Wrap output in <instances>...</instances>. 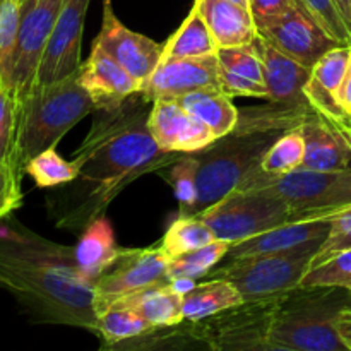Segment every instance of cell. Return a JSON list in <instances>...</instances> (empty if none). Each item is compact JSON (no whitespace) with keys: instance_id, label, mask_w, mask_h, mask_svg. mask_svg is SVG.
Masks as SVG:
<instances>
[{"instance_id":"cell-17","label":"cell","mask_w":351,"mask_h":351,"mask_svg":"<svg viewBox=\"0 0 351 351\" xmlns=\"http://www.w3.org/2000/svg\"><path fill=\"white\" fill-rule=\"evenodd\" d=\"M77 79L93 98L96 110L122 105L141 91V82L95 43L89 57L79 67Z\"/></svg>"},{"instance_id":"cell-22","label":"cell","mask_w":351,"mask_h":351,"mask_svg":"<svg viewBox=\"0 0 351 351\" xmlns=\"http://www.w3.org/2000/svg\"><path fill=\"white\" fill-rule=\"evenodd\" d=\"M219 48L243 47L254 43L257 26L247 7L230 0H195Z\"/></svg>"},{"instance_id":"cell-31","label":"cell","mask_w":351,"mask_h":351,"mask_svg":"<svg viewBox=\"0 0 351 351\" xmlns=\"http://www.w3.org/2000/svg\"><path fill=\"white\" fill-rule=\"evenodd\" d=\"M24 173L29 175L36 187L51 189L72 184L79 177V167L74 160H65L55 147L45 149L24 165Z\"/></svg>"},{"instance_id":"cell-13","label":"cell","mask_w":351,"mask_h":351,"mask_svg":"<svg viewBox=\"0 0 351 351\" xmlns=\"http://www.w3.org/2000/svg\"><path fill=\"white\" fill-rule=\"evenodd\" d=\"M93 43L119 62L141 82V86L147 81L163 58L165 43H156L149 36L123 26L113 10L112 0H103L101 29Z\"/></svg>"},{"instance_id":"cell-36","label":"cell","mask_w":351,"mask_h":351,"mask_svg":"<svg viewBox=\"0 0 351 351\" xmlns=\"http://www.w3.org/2000/svg\"><path fill=\"white\" fill-rule=\"evenodd\" d=\"M351 249V204L338 209L331 218V228H329L328 237L319 247L315 256L312 257L311 269L326 263L331 257L345 252Z\"/></svg>"},{"instance_id":"cell-18","label":"cell","mask_w":351,"mask_h":351,"mask_svg":"<svg viewBox=\"0 0 351 351\" xmlns=\"http://www.w3.org/2000/svg\"><path fill=\"white\" fill-rule=\"evenodd\" d=\"M351 60V45H339L322 55L312 67L304 95L312 108L329 120H350L339 103V91Z\"/></svg>"},{"instance_id":"cell-39","label":"cell","mask_w":351,"mask_h":351,"mask_svg":"<svg viewBox=\"0 0 351 351\" xmlns=\"http://www.w3.org/2000/svg\"><path fill=\"white\" fill-rule=\"evenodd\" d=\"M23 175L16 165L0 161V219L10 216L23 206Z\"/></svg>"},{"instance_id":"cell-10","label":"cell","mask_w":351,"mask_h":351,"mask_svg":"<svg viewBox=\"0 0 351 351\" xmlns=\"http://www.w3.org/2000/svg\"><path fill=\"white\" fill-rule=\"evenodd\" d=\"M170 261L160 242L146 249H122L119 259L95 281L96 314L127 295L167 280Z\"/></svg>"},{"instance_id":"cell-23","label":"cell","mask_w":351,"mask_h":351,"mask_svg":"<svg viewBox=\"0 0 351 351\" xmlns=\"http://www.w3.org/2000/svg\"><path fill=\"white\" fill-rule=\"evenodd\" d=\"M120 254H122V247L117 245L112 223L105 215L93 219L82 230L79 242L74 247L79 273L93 285L119 259Z\"/></svg>"},{"instance_id":"cell-19","label":"cell","mask_w":351,"mask_h":351,"mask_svg":"<svg viewBox=\"0 0 351 351\" xmlns=\"http://www.w3.org/2000/svg\"><path fill=\"white\" fill-rule=\"evenodd\" d=\"M305 139L302 167L315 171H345L351 163V146L338 127L314 110L300 125Z\"/></svg>"},{"instance_id":"cell-5","label":"cell","mask_w":351,"mask_h":351,"mask_svg":"<svg viewBox=\"0 0 351 351\" xmlns=\"http://www.w3.org/2000/svg\"><path fill=\"white\" fill-rule=\"evenodd\" d=\"M319 249L285 254L228 257L225 266H216L208 278H221L239 290L245 304L283 298L300 288V281L311 269L312 257Z\"/></svg>"},{"instance_id":"cell-16","label":"cell","mask_w":351,"mask_h":351,"mask_svg":"<svg viewBox=\"0 0 351 351\" xmlns=\"http://www.w3.org/2000/svg\"><path fill=\"white\" fill-rule=\"evenodd\" d=\"M335 213L336 211L328 213V215L293 219V221L283 223L276 228H271L239 243H233L226 257L285 254L308 249V247L319 249L328 237L329 228H331V218Z\"/></svg>"},{"instance_id":"cell-37","label":"cell","mask_w":351,"mask_h":351,"mask_svg":"<svg viewBox=\"0 0 351 351\" xmlns=\"http://www.w3.org/2000/svg\"><path fill=\"white\" fill-rule=\"evenodd\" d=\"M17 122H19V103L12 91L0 81V161L14 163L16 156Z\"/></svg>"},{"instance_id":"cell-6","label":"cell","mask_w":351,"mask_h":351,"mask_svg":"<svg viewBox=\"0 0 351 351\" xmlns=\"http://www.w3.org/2000/svg\"><path fill=\"white\" fill-rule=\"evenodd\" d=\"M208 223L216 239L233 245L283 223L298 219L293 209L274 195L261 191L235 189L199 215Z\"/></svg>"},{"instance_id":"cell-14","label":"cell","mask_w":351,"mask_h":351,"mask_svg":"<svg viewBox=\"0 0 351 351\" xmlns=\"http://www.w3.org/2000/svg\"><path fill=\"white\" fill-rule=\"evenodd\" d=\"M89 2L91 0H64L41 58L34 86L60 81L79 71L82 64V31Z\"/></svg>"},{"instance_id":"cell-9","label":"cell","mask_w":351,"mask_h":351,"mask_svg":"<svg viewBox=\"0 0 351 351\" xmlns=\"http://www.w3.org/2000/svg\"><path fill=\"white\" fill-rule=\"evenodd\" d=\"M278 300L242 304L194 322V338L213 350H269L267 331Z\"/></svg>"},{"instance_id":"cell-29","label":"cell","mask_w":351,"mask_h":351,"mask_svg":"<svg viewBox=\"0 0 351 351\" xmlns=\"http://www.w3.org/2000/svg\"><path fill=\"white\" fill-rule=\"evenodd\" d=\"M232 243L226 240L216 239L197 250L184 254L170 261L167 269V281L173 280H201L206 278L226 256H228Z\"/></svg>"},{"instance_id":"cell-33","label":"cell","mask_w":351,"mask_h":351,"mask_svg":"<svg viewBox=\"0 0 351 351\" xmlns=\"http://www.w3.org/2000/svg\"><path fill=\"white\" fill-rule=\"evenodd\" d=\"M197 171L199 161L192 153H185L184 156L173 165L170 170L165 171V178L173 189V195L178 201V216L194 215L195 202H197Z\"/></svg>"},{"instance_id":"cell-12","label":"cell","mask_w":351,"mask_h":351,"mask_svg":"<svg viewBox=\"0 0 351 351\" xmlns=\"http://www.w3.org/2000/svg\"><path fill=\"white\" fill-rule=\"evenodd\" d=\"M201 89H221L218 53L204 57L163 58L147 81L141 86V95L147 101L177 99Z\"/></svg>"},{"instance_id":"cell-45","label":"cell","mask_w":351,"mask_h":351,"mask_svg":"<svg viewBox=\"0 0 351 351\" xmlns=\"http://www.w3.org/2000/svg\"><path fill=\"white\" fill-rule=\"evenodd\" d=\"M230 2H235L239 3V5H243L247 7V9H250V0H230Z\"/></svg>"},{"instance_id":"cell-44","label":"cell","mask_w":351,"mask_h":351,"mask_svg":"<svg viewBox=\"0 0 351 351\" xmlns=\"http://www.w3.org/2000/svg\"><path fill=\"white\" fill-rule=\"evenodd\" d=\"M336 5H338L339 12H341L343 19H345L346 26H348L351 33V0H335Z\"/></svg>"},{"instance_id":"cell-24","label":"cell","mask_w":351,"mask_h":351,"mask_svg":"<svg viewBox=\"0 0 351 351\" xmlns=\"http://www.w3.org/2000/svg\"><path fill=\"white\" fill-rule=\"evenodd\" d=\"M184 295L175 290L170 281H160L151 287L130 293L117 300L139 314L144 321L149 322L156 329H171L184 324V311H182Z\"/></svg>"},{"instance_id":"cell-41","label":"cell","mask_w":351,"mask_h":351,"mask_svg":"<svg viewBox=\"0 0 351 351\" xmlns=\"http://www.w3.org/2000/svg\"><path fill=\"white\" fill-rule=\"evenodd\" d=\"M329 120V119H328ZM336 127H338L339 132L346 137V141L351 146V120H331ZM341 192H343V204L350 206L351 204V163L345 171H341Z\"/></svg>"},{"instance_id":"cell-32","label":"cell","mask_w":351,"mask_h":351,"mask_svg":"<svg viewBox=\"0 0 351 351\" xmlns=\"http://www.w3.org/2000/svg\"><path fill=\"white\" fill-rule=\"evenodd\" d=\"M305 158V139L300 127L278 137L264 154L259 168L267 175L280 177L302 167Z\"/></svg>"},{"instance_id":"cell-3","label":"cell","mask_w":351,"mask_h":351,"mask_svg":"<svg viewBox=\"0 0 351 351\" xmlns=\"http://www.w3.org/2000/svg\"><path fill=\"white\" fill-rule=\"evenodd\" d=\"M96 110L81 86L77 72L50 84L34 86L19 101L14 163L24 173V165L45 149L55 147L62 137Z\"/></svg>"},{"instance_id":"cell-43","label":"cell","mask_w":351,"mask_h":351,"mask_svg":"<svg viewBox=\"0 0 351 351\" xmlns=\"http://www.w3.org/2000/svg\"><path fill=\"white\" fill-rule=\"evenodd\" d=\"M339 103H341L343 112L346 113V117L351 120V60L348 72H346V77L343 81L341 91H339Z\"/></svg>"},{"instance_id":"cell-35","label":"cell","mask_w":351,"mask_h":351,"mask_svg":"<svg viewBox=\"0 0 351 351\" xmlns=\"http://www.w3.org/2000/svg\"><path fill=\"white\" fill-rule=\"evenodd\" d=\"M300 288H338L351 295V249L308 269Z\"/></svg>"},{"instance_id":"cell-25","label":"cell","mask_w":351,"mask_h":351,"mask_svg":"<svg viewBox=\"0 0 351 351\" xmlns=\"http://www.w3.org/2000/svg\"><path fill=\"white\" fill-rule=\"evenodd\" d=\"M242 304H245L242 295L230 281L209 278L204 283L194 285L182 298L184 321L194 324Z\"/></svg>"},{"instance_id":"cell-28","label":"cell","mask_w":351,"mask_h":351,"mask_svg":"<svg viewBox=\"0 0 351 351\" xmlns=\"http://www.w3.org/2000/svg\"><path fill=\"white\" fill-rule=\"evenodd\" d=\"M154 329L156 328L144 321L139 314L130 311L123 304L115 302L101 314H98L95 332L101 338L103 345L108 348H117V346H122L123 343L136 341L137 338L154 331Z\"/></svg>"},{"instance_id":"cell-15","label":"cell","mask_w":351,"mask_h":351,"mask_svg":"<svg viewBox=\"0 0 351 351\" xmlns=\"http://www.w3.org/2000/svg\"><path fill=\"white\" fill-rule=\"evenodd\" d=\"M147 127L158 146L168 153H195L218 139L206 123L187 112L177 99L153 101Z\"/></svg>"},{"instance_id":"cell-8","label":"cell","mask_w":351,"mask_h":351,"mask_svg":"<svg viewBox=\"0 0 351 351\" xmlns=\"http://www.w3.org/2000/svg\"><path fill=\"white\" fill-rule=\"evenodd\" d=\"M64 0H23L10 91L17 103L36 84L38 69Z\"/></svg>"},{"instance_id":"cell-27","label":"cell","mask_w":351,"mask_h":351,"mask_svg":"<svg viewBox=\"0 0 351 351\" xmlns=\"http://www.w3.org/2000/svg\"><path fill=\"white\" fill-rule=\"evenodd\" d=\"M218 53V45L209 31L201 7L194 0L191 12L171 34L163 47V58L171 57H204ZM161 58V60H163Z\"/></svg>"},{"instance_id":"cell-38","label":"cell","mask_w":351,"mask_h":351,"mask_svg":"<svg viewBox=\"0 0 351 351\" xmlns=\"http://www.w3.org/2000/svg\"><path fill=\"white\" fill-rule=\"evenodd\" d=\"M335 40L341 45H351V33L335 0H298Z\"/></svg>"},{"instance_id":"cell-30","label":"cell","mask_w":351,"mask_h":351,"mask_svg":"<svg viewBox=\"0 0 351 351\" xmlns=\"http://www.w3.org/2000/svg\"><path fill=\"white\" fill-rule=\"evenodd\" d=\"M215 240L216 235L204 219L199 216H178L167 230L160 243L170 259H175V257L206 247Z\"/></svg>"},{"instance_id":"cell-11","label":"cell","mask_w":351,"mask_h":351,"mask_svg":"<svg viewBox=\"0 0 351 351\" xmlns=\"http://www.w3.org/2000/svg\"><path fill=\"white\" fill-rule=\"evenodd\" d=\"M256 26L261 38L308 69L314 67L322 55L341 45L298 0L287 12Z\"/></svg>"},{"instance_id":"cell-1","label":"cell","mask_w":351,"mask_h":351,"mask_svg":"<svg viewBox=\"0 0 351 351\" xmlns=\"http://www.w3.org/2000/svg\"><path fill=\"white\" fill-rule=\"evenodd\" d=\"M151 105L141 93L113 108L95 110L88 136L72 160L79 167L77 187L55 208L60 228L84 230L103 216L113 199L129 184L180 160L185 153H168L153 139L147 127Z\"/></svg>"},{"instance_id":"cell-21","label":"cell","mask_w":351,"mask_h":351,"mask_svg":"<svg viewBox=\"0 0 351 351\" xmlns=\"http://www.w3.org/2000/svg\"><path fill=\"white\" fill-rule=\"evenodd\" d=\"M218 60L221 88L226 95L267 99L263 60L256 45L219 48Z\"/></svg>"},{"instance_id":"cell-4","label":"cell","mask_w":351,"mask_h":351,"mask_svg":"<svg viewBox=\"0 0 351 351\" xmlns=\"http://www.w3.org/2000/svg\"><path fill=\"white\" fill-rule=\"evenodd\" d=\"M338 288H298L278 300L267 331L271 351H348L336 319L345 307Z\"/></svg>"},{"instance_id":"cell-2","label":"cell","mask_w":351,"mask_h":351,"mask_svg":"<svg viewBox=\"0 0 351 351\" xmlns=\"http://www.w3.org/2000/svg\"><path fill=\"white\" fill-rule=\"evenodd\" d=\"M0 287L38 322L95 332V285L79 273L74 247L38 235L12 215L0 219Z\"/></svg>"},{"instance_id":"cell-34","label":"cell","mask_w":351,"mask_h":351,"mask_svg":"<svg viewBox=\"0 0 351 351\" xmlns=\"http://www.w3.org/2000/svg\"><path fill=\"white\" fill-rule=\"evenodd\" d=\"M23 0H0V81L10 91ZM14 95V93H12Z\"/></svg>"},{"instance_id":"cell-7","label":"cell","mask_w":351,"mask_h":351,"mask_svg":"<svg viewBox=\"0 0 351 351\" xmlns=\"http://www.w3.org/2000/svg\"><path fill=\"white\" fill-rule=\"evenodd\" d=\"M237 189L274 195L290 206L298 219L345 208L341 204V171H315L300 167L273 177L257 168Z\"/></svg>"},{"instance_id":"cell-26","label":"cell","mask_w":351,"mask_h":351,"mask_svg":"<svg viewBox=\"0 0 351 351\" xmlns=\"http://www.w3.org/2000/svg\"><path fill=\"white\" fill-rule=\"evenodd\" d=\"M232 98L233 96L226 95L221 89H201L180 96L177 101L202 123H206L219 139L232 132L239 122L240 110L233 105Z\"/></svg>"},{"instance_id":"cell-40","label":"cell","mask_w":351,"mask_h":351,"mask_svg":"<svg viewBox=\"0 0 351 351\" xmlns=\"http://www.w3.org/2000/svg\"><path fill=\"white\" fill-rule=\"evenodd\" d=\"M293 2L295 0H250V12L257 24L287 12Z\"/></svg>"},{"instance_id":"cell-42","label":"cell","mask_w":351,"mask_h":351,"mask_svg":"<svg viewBox=\"0 0 351 351\" xmlns=\"http://www.w3.org/2000/svg\"><path fill=\"white\" fill-rule=\"evenodd\" d=\"M336 328H338L339 338L343 339L348 351H351V308L346 305L339 311L338 319H336Z\"/></svg>"},{"instance_id":"cell-20","label":"cell","mask_w":351,"mask_h":351,"mask_svg":"<svg viewBox=\"0 0 351 351\" xmlns=\"http://www.w3.org/2000/svg\"><path fill=\"white\" fill-rule=\"evenodd\" d=\"M261 55L264 69V81L267 88V99L274 103H302L307 101L304 88L311 77L312 69L305 67L295 58L278 50L276 47L261 38L254 40Z\"/></svg>"}]
</instances>
